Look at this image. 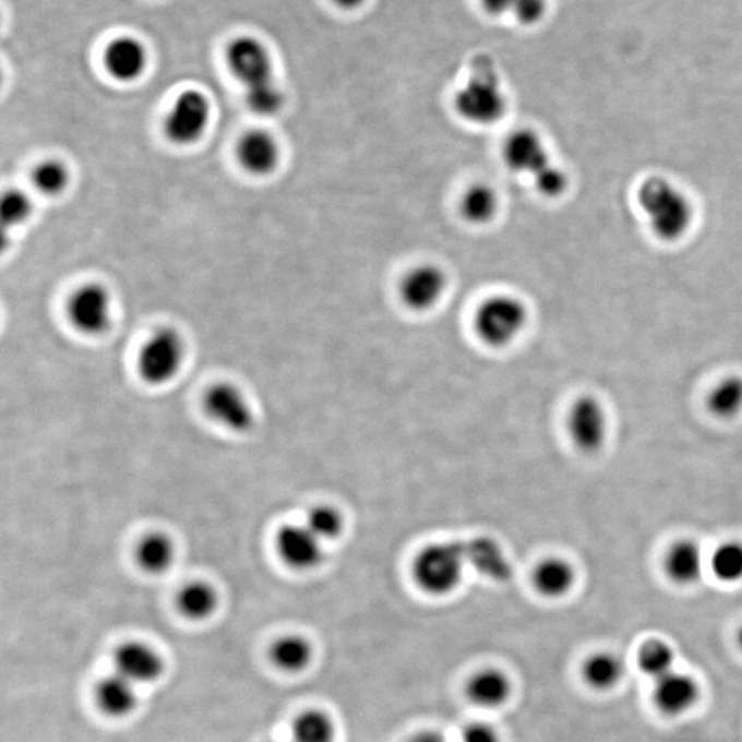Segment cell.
Listing matches in <instances>:
<instances>
[{"mask_svg":"<svg viewBox=\"0 0 742 742\" xmlns=\"http://www.w3.org/2000/svg\"><path fill=\"white\" fill-rule=\"evenodd\" d=\"M575 581L574 566L563 559L542 561L534 574L535 587L542 596L548 598L566 596L574 587Z\"/></svg>","mask_w":742,"mask_h":742,"instance_id":"22","label":"cell"},{"mask_svg":"<svg viewBox=\"0 0 742 742\" xmlns=\"http://www.w3.org/2000/svg\"><path fill=\"white\" fill-rule=\"evenodd\" d=\"M97 702L99 708L110 717H124L136 704L134 683L119 674L106 678L97 689Z\"/></svg>","mask_w":742,"mask_h":742,"instance_id":"24","label":"cell"},{"mask_svg":"<svg viewBox=\"0 0 742 742\" xmlns=\"http://www.w3.org/2000/svg\"><path fill=\"white\" fill-rule=\"evenodd\" d=\"M175 544L167 534L152 532L137 543L135 556L137 564L147 574L160 575L171 569L175 561Z\"/></svg>","mask_w":742,"mask_h":742,"instance_id":"23","label":"cell"},{"mask_svg":"<svg viewBox=\"0 0 742 742\" xmlns=\"http://www.w3.org/2000/svg\"><path fill=\"white\" fill-rule=\"evenodd\" d=\"M237 157L246 171L256 177H266L278 167L280 147L270 132L254 130L238 142Z\"/></svg>","mask_w":742,"mask_h":742,"instance_id":"16","label":"cell"},{"mask_svg":"<svg viewBox=\"0 0 742 742\" xmlns=\"http://www.w3.org/2000/svg\"><path fill=\"white\" fill-rule=\"evenodd\" d=\"M453 105L465 123L481 129L495 125L505 118L507 95L494 62L486 56L471 62L468 77L454 94Z\"/></svg>","mask_w":742,"mask_h":742,"instance_id":"1","label":"cell"},{"mask_svg":"<svg viewBox=\"0 0 742 742\" xmlns=\"http://www.w3.org/2000/svg\"><path fill=\"white\" fill-rule=\"evenodd\" d=\"M246 99L249 109L259 116H275L284 108L285 97L277 83L247 89Z\"/></svg>","mask_w":742,"mask_h":742,"instance_id":"34","label":"cell"},{"mask_svg":"<svg viewBox=\"0 0 742 742\" xmlns=\"http://www.w3.org/2000/svg\"><path fill=\"white\" fill-rule=\"evenodd\" d=\"M448 289V277L443 267L432 262L417 263L402 274L397 297L408 311L428 312L442 303Z\"/></svg>","mask_w":742,"mask_h":742,"instance_id":"6","label":"cell"},{"mask_svg":"<svg viewBox=\"0 0 742 742\" xmlns=\"http://www.w3.org/2000/svg\"><path fill=\"white\" fill-rule=\"evenodd\" d=\"M206 415L223 428L235 433L251 431L254 412L241 390L229 383L212 385L204 396Z\"/></svg>","mask_w":742,"mask_h":742,"instance_id":"10","label":"cell"},{"mask_svg":"<svg viewBox=\"0 0 742 742\" xmlns=\"http://www.w3.org/2000/svg\"><path fill=\"white\" fill-rule=\"evenodd\" d=\"M104 63L106 71L116 81L135 82L145 73L147 65L146 47L136 37H116L106 46Z\"/></svg>","mask_w":742,"mask_h":742,"instance_id":"14","label":"cell"},{"mask_svg":"<svg viewBox=\"0 0 742 742\" xmlns=\"http://www.w3.org/2000/svg\"><path fill=\"white\" fill-rule=\"evenodd\" d=\"M737 639H739V645H740V648L742 649V627L740 630L739 637H737Z\"/></svg>","mask_w":742,"mask_h":742,"instance_id":"42","label":"cell"},{"mask_svg":"<svg viewBox=\"0 0 742 742\" xmlns=\"http://www.w3.org/2000/svg\"><path fill=\"white\" fill-rule=\"evenodd\" d=\"M32 179L41 194L58 195L65 192L68 188L69 171L61 161L47 160L35 168Z\"/></svg>","mask_w":742,"mask_h":742,"instance_id":"33","label":"cell"},{"mask_svg":"<svg viewBox=\"0 0 742 742\" xmlns=\"http://www.w3.org/2000/svg\"><path fill=\"white\" fill-rule=\"evenodd\" d=\"M708 408L715 417L730 420L742 410V379L728 378L715 386L708 396Z\"/></svg>","mask_w":742,"mask_h":742,"instance_id":"28","label":"cell"},{"mask_svg":"<svg viewBox=\"0 0 742 742\" xmlns=\"http://www.w3.org/2000/svg\"><path fill=\"white\" fill-rule=\"evenodd\" d=\"M528 310L516 295L500 291L484 297L476 307L474 328L486 346L505 348L526 328Z\"/></svg>","mask_w":742,"mask_h":742,"instance_id":"3","label":"cell"},{"mask_svg":"<svg viewBox=\"0 0 742 742\" xmlns=\"http://www.w3.org/2000/svg\"><path fill=\"white\" fill-rule=\"evenodd\" d=\"M502 160L507 171L531 180L553 164L542 136L531 129L514 130L505 137Z\"/></svg>","mask_w":742,"mask_h":742,"instance_id":"9","label":"cell"},{"mask_svg":"<svg viewBox=\"0 0 742 742\" xmlns=\"http://www.w3.org/2000/svg\"><path fill=\"white\" fill-rule=\"evenodd\" d=\"M291 742H336V729L325 713L309 711L296 719Z\"/></svg>","mask_w":742,"mask_h":742,"instance_id":"30","label":"cell"},{"mask_svg":"<svg viewBox=\"0 0 742 742\" xmlns=\"http://www.w3.org/2000/svg\"><path fill=\"white\" fill-rule=\"evenodd\" d=\"M68 316L72 325L87 336L104 334L111 322L108 290L98 284L82 286L69 299Z\"/></svg>","mask_w":742,"mask_h":742,"instance_id":"11","label":"cell"},{"mask_svg":"<svg viewBox=\"0 0 742 742\" xmlns=\"http://www.w3.org/2000/svg\"><path fill=\"white\" fill-rule=\"evenodd\" d=\"M468 696L482 708H498L507 702L512 685L500 670H482L469 681Z\"/></svg>","mask_w":742,"mask_h":742,"instance_id":"21","label":"cell"},{"mask_svg":"<svg viewBox=\"0 0 742 742\" xmlns=\"http://www.w3.org/2000/svg\"><path fill=\"white\" fill-rule=\"evenodd\" d=\"M501 208L500 194L489 183H474L460 194L459 215L474 226H487L495 220Z\"/></svg>","mask_w":742,"mask_h":742,"instance_id":"18","label":"cell"},{"mask_svg":"<svg viewBox=\"0 0 742 742\" xmlns=\"http://www.w3.org/2000/svg\"><path fill=\"white\" fill-rule=\"evenodd\" d=\"M183 360L182 337L171 327H161L143 344L137 357V371L145 383L164 385L177 378Z\"/></svg>","mask_w":742,"mask_h":742,"instance_id":"5","label":"cell"},{"mask_svg":"<svg viewBox=\"0 0 742 742\" xmlns=\"http://www.w3.org/2000/svg\"><path fill=\"white\" fill-rule=\"evenodd\" d=\"M466 565L463 543H434L417 556L415 577L422 590L443 596L459 585Z\"/></svg>","mask_w":742,"mask_h":742,"instance_id":"4","label":"cell"},{"mask_svg":"<svg viewBox=\"0 0 742 742\" xmlns=\"http://www.w3.org/2000/svg\"><path fill=\"white\" fill-rule=\"evenodd\" d=\"M272 659L275 666L286 672H299L310 665L312 649L310 643L297 635H289L274 644Z\"/></svg>","mask_w":742,"mask_h":742,"instance_id":"27","label":"cell"},{"mask_svg":"<svg viewBox=\"0 0 742 742\" xmlns=\"http://www.w3.org/2000/svg\"><path fill=\"white\" fill-rule=\"evenodd\" d=\"M699 697V686L693 677L672 671L655 682L654 702L659 711L670 717L691 711Z\"/></svg>","mask_w":742,"mask_h":742,"instance_id":"15","label":"cell"},{"mask_svg":"<svg viewBox=\"0 0 742 742\" xmlns=\"http://www.w3.org/2000/svg\"><path fill=\"white\" fill-rule=\"evenodd\" d=\"M638 665L644 674L656 682L675 671V651L662 641H649L639 651Z\"/></svg>","mask_w":742,"mask_h":742,"instance_id":"29","label":"cell"},{"mask_svg":"<svg viewBox=\"0 0 742 742\" xmlns=\"http://www.w3.org/2000/svg\"><path fill=\"white\" fill-rule=\"evenodd\" d=\"M211 119V104L199 89L179 95L164 124L168 140L177 145H192L204 135Z\"/></svg>","mask_w":742,"mask_h":742,"instance_id":"7","label":"cell"},{"mask_svg":"<svg viewBox=\"0 0 742 742\" xmlns=\"http://www.w3.org/2000/svg\"><path fill=\"white\" fill-rule=\"evenodd\" d=\"M715 577L725 583L742 581V543L728 542L719 546L711 556Z\"/></svg>","mask_w":742,"mask_h":742,"instance_id":"31","label":"cell"},{"mask_svg":"<svg viewBox=\"0 0 742 742\" xmlns=\"http://www.w3.org/2000/svg\"><path fill=\"white\" fill-rule=\"evenodd\" d=\"M531 183L543 198L555 199L565 192L566 185H569V178H566L563 169L556 167L555 164H551L538 177H535Z\"/></svg>","mask_w":742,"mask_h":742,"instance_id":"36","label":"cell"},{"mask_svg":"<svg viewBox=\"0 0 742 742\" xmlns=\"http://www.w3.org/2000/svg\"><path fill=\"white\" fill-rule=\"evenodd\" d=\"M277 549L290 569L309 571L321 565L325 551L323 542L309 527L290 524L279 529Z\"/></svg>","mask_w":742,"mask_h":742,"instance_id":"13","label":"cell"},{"mask_svg":"<svg viewBox=\"0 0 742 742\" xmlns=\"http://www.w3.org/2000/svg\"><path fill=\"white\" fill-rule=\"evenodd\" d=\"M31 214L32 203L28 195L17 189H10L3 193L2 203H0L3 227L23 225Z\"/></svg>","mask_w":742,"mask_h":742,"instance_id":"35","label":"cell"},{"mask_svg":"<svg viewBox=\"0 0 742 742\" xmlns=\"http://www.w3.org/2000/svg\"><path fill=\"white\" fill-rule=\"evenodd\" d=\"M226 61L230 72L246 87V92L275 83L272 56L256 37L240 36L230 41L226 50Z\"/></svg>","mask_w":742,"mask_h":742,"instance_id":"8","label":"cell"},{"mask_svg":"<svg viewBox=\"0 0 742 742\" xmlns=\"http://www.w3.org/2000/svg\"><path fill=\"white\" fill-rule=\"evenodd\" d=\"M482 9L492 15L511 12L516 0H480Z\"/></svg>","mask_w":742,"mask_h":742,"instance_id":"39","label":"cell"},{"mask_svg":"<svg viewBox=\"0 0 742 742\" xmlns=\"http://www.w3.org/2000/svg\"><path fill=\"white\" fill-rule=\"evenodd\" d=\"M464 544L466 563L492 581L505 582L512 576V565L500 544L489 538H477Z\"/></svg>","mask_w":742,"mask_h":742,"instance_id":"19","label":"cell"},{"mask_svg":"<svg viewBox=\"0 0 742 742\" xmlns=\"http://www.w3.org/2000/svg\"><path fill=\"white\" fill-rule=\"evenodd\" d=\"M411 742H447L442 735L433 733V731H427V733H421L415 737Z\"/></svg>","mask_w":742,"mask_h":742,"instance_id":"41","label":"cell"},{"mask_svg":"<svg viewBox=\"0 0 742 742\" xmlns=\"http://www.w3.org/2000/svg\"><path fill=\"white\" fill-rule=\"evenodd\" d=\"M332 2L343 10H355L362 7L366 0H332Z\"/></svg>","mask_w":742,"mask_h":742,"instance_id":"40","label":"cell"},{"mask_svg":"<svg viewBox=\"0 0 742 742\" xmlns=\"http://www.w3.org/2000/svg\"><path fill=\"white\" fill-rule=\"evenodd\" d=\"M546 12V0H516L512 13L522 24H537Z\"/></svg>","mask_w":742,"mask_h":742,"instance_id":"37","label":"cell"},{"mask_svg":"<svg viewBox=\"0 0 742 742\" xmlns=\"http://www.w3.org/2000/svg\"><path fill=\"white\" fill-rule=\"evenodd\" d=\"M665 566L672 582L681 586H692L703 576V550L693 540H681L668 551Z\"/></svg>","mask_w":742,"mask_h":742,"instance_id":"20","label":"cell"},{"mask_svg":"<svg viewBox=\"0 0 742 742\" xmlns=\"http://www.w3.org/2000/svg\"><path fill=\"white\" fill-rule=\"evenodd\" d=\"M641 208L651 229L661 240L675 241L685 235L692 222V206L674 184L662 178H650L641 185Z\"/></svg>","mask_w":742,"mask_h":742,"instance_id":"2","label":"cell"},{"mask_svg":"<svg viewBox=\"0 0 742 742\" xmlns=\"http://www.w3.org/2000/svg\"><path fill=\"white\" fill-rule=\"evenodd\" d=\"M463 742H500V735L489 725L475 723L464 731Z\"/></svg>","mask_w":742,"mask_h":742,"instance_id":"38","label":"cell"},{"mask_svg":"<svg viewBox=\"0 0 742 742\" xmlns=\"http://www.w3.org/2000/svg\"><path fill=\"white\" fill-rule=\"evenodd\" d=\"M306 526L325 543L340 537L344 531V519L337 508L323 505L312 508Z\"/></svg>","mask_w":742,"mask_h":742,"instance_id":"32","label":"cell"},{"mask_svg":"<svg viewBox=\"0 0 742 742\" xmlns=\"http://www.w3.org/2000/svg\"><path fill=\"white\" fill-rule=\"evenodd\" d=\"M569 431L572 442L586 454L600 452L608 434L607 412L600 400L582 396L571 407Z\"/></svg>","mask_w":742,"mask_h":742,"instance_id":"12","label":"cell"},{"mask_svg":"<svg viewBox=\"0 0 742 742\" xmlns=\"http://www.w3.org/2000/svg\"><path fill=\"white\" fill-rule=\"evenodd\" d=\"M217 597L214 588L204 582H193L178 594V608L185 618L203 620L214 613Z\"/></svg>","mask_w":742,"mask_h":742,"instance_id":"26","label":"cell"},{"mask_svg":"<svg viewBox=\"0 0 742 742\" xmlns=\"http://www.w3.org/2000/svg\"><path fill=\"white\" fill-rule=\"evenodd\" d=\"M116 674L131 683H147L157 680L163 662L155 651L143 644H125L115 655Z\"/></svg>","mask_w":742,"mask_h":742,"instance_id":"17","label":"cell"},{"mask_svg":"<svg viewBox=\"0 0 742 742\" xmlns=\"http://www.w3.org/2000/svg\"><path fill=\"white\" fill-rule=\"evenodd\" d=\"M625 667L622 657L601 651L588 657L583 666V678L597 691H611L623 680Z\"/></svg>","mask_w":742,"mask_h":742,"instance_id":"25","label":"cell"}]
</instances>
